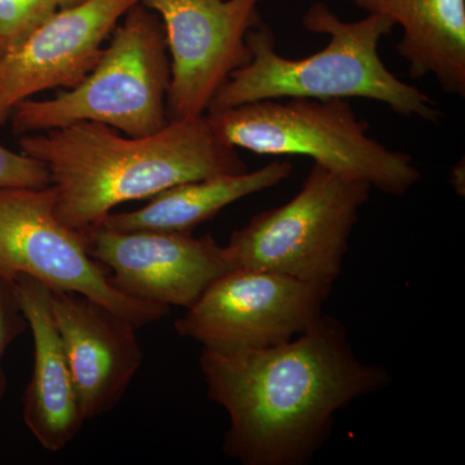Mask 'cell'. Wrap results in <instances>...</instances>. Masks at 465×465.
Instances as JSON below:
<instances>
[{
	"label": "cell",
	"mask_w": 465,
	"mask_h": 465,
	"mask_svg": "<svg viewBox=\"0 0 465 465\" xmlns=\"http://www.w3.org/2000/svg\"><path fill=\"white\" fill-rule=\"evenodd\" d=\"M208 400L229 418L223 451L243 465H305L336 414L387 387L385 367L354 353L341 321L322 316L292 341L258 351L203 349Z\"/></svg>",
	"instance_id": "6da1fadb"
},
{
	"label": "cell",
	"mask_w": 465,
	"mask_h": 465,
	"mask_svg": "<svg viewBox=\"0 0 465 465\" xmlns=\"http://www.w3.org/2000/svg\"><path fill=\"white\" fill-rule=\"evenodd\" d=\"M20 148L47 168L54 213L76 231L100 225L121 204L150 200L179 183L247 171L206 114L170 122L146 136L79 122L23 134Z\"/></svg>",
	"instance_id": "7a4b0ae2"
},
{
	"label": "cell",
	"mask_w": 465,
	"mask_h": 465,
	"mask_svg": "<svg viewBox=\"0 0 465 465\" xmlns=\"http://www.w3.org/2000/svg\"><path fill=\"white\" fill-rule=\"evenodd\" d=\"M309 32L327 34L329 45L311 56L278 54L274 33L264 23L250 30L249 65L232 73L210 108L284 99H366L384 104L396 114L439 122L442 113L425 92L391 73L379 45L393 24L381 15L342 21L322 2L313 3L302 18Z\"/></svg>",
	"instance_id": "3957f363"
},
{
	"label": "cell",
	"mask_w": 465,
	"mask_h": 465,
	"mask_svg": "<svg viewBox=\"0 0 465 465\" xmlns=\"http://www.w3.org/2000/svg\"><path fill=\"white\" fill-rule=\"evenodd\" d=\"M226 145L256 154L305 155L371 189L403 197L420 182L411 155L372 139L347 100L286 99L213 108L206 113Z\"/></svg>",
	"instance_id": "277c9868"
},
{
	"label": "cell",
	"mask_w": 465,
	"mask_h": 465,
	"mask_svg": "<svg viewBox=\"0 0 465 465\" xmlns=\"http://www.w3.org/2000/svg\"><path fill=\"white\" fill-rule=\"evenodd\" d=\"M170 76L163 23L139 3L119 21L81 84L54 99L23 101L8 122L21 136L79 122L108 125L128 136H146L170 124Z\"/></svg>",
	"instance_id": "5b68a950"
},
{
	"label": "cell",
	"mask_w": 465,
	"mask_h": 465,
	"mask_svg": "<svg viewBox=\"0 0 465 465\" xmlns=\"http://www.w3.org/2000/svg\"><path fill=\"white\" fill-rule=\"evenodd\" d=\"M372 189L314 163L298 194L262 211L225 244L232 269H255L333 286Z\"/></svg>",
	"instance_id": "8992f818"
},
{
	"label": "cell",
	"mask_w": 465,
	"mask_h": 465,
	"mask_svg": "<svg viewBox=\"0 0 465 465\" xmlns=\"http://www.w3.org/2000/svg\"><path fill=\"white\" fill-rule=\"evenodd\" d=\"M29 275L51 290L81 293L134 326H149L171 308L134 299L116 290L104 266L92 259L82 231L54 213L52 186L0 191V277Z\"/></svg>",
	"instance_id": "52a82bcc"
},
{
	"label": "cell",
	"mask_w": 465,
	"mask_h": 465,
	"mask_svg": "<svg viewBox=\"0 0 465 465\" xmlns=\"http://www.w3.org/2000/svg\"><path fill=\"white\" fill-rule=\"evenodd\" d=\"M331 289L271 272L232 269L174 321V331L213 351L277 347L323 316Z\"/></svg>",
	"instance_id": "ba28073f"
},
{
	"label": "cell",
	"mask_w": 465,
	"mask_h": 465,
	"mask_svg": "<svg viewBox=\"0 0 465 465\" xmlns=\"http://www.w3.org/2000/svg\"><path fill=\"white\" fill-rule=\"evenodd\" d=\"M163 23L168 121L206 114L232 73L249 65L247 34L262 25L260 0H143Z\"/></svg>",
	"instance_id": "9c48e42d"
},
{
	"label": "cell",
	"mask_w": 465,
	"mask_h": 465,
	"mask_svg": "<svg viewBox=\"0 0 465 465\" xmlns=\"http://www.w3.org/2000/svg\"><path fill=\"white\" fill-rule=\"evenodd\" d=\"M82 232L88 253L108 266L116 290L168 308L193 307L211 283L232 269L224 246L211 234L121 232L103 225Z\"/></svg>",
	"instance_id": "30bf717a"
},
{
	"label": "cell",
	"mask_w": 465,
	"mask_h": 465,
	"mask_svg": "<svg viewBox=\"0 0 465 465\" xmlns=\"http://www.w3.org/2000/svg\"><path fill=\"white\" fill-rule=\"evenodd\" d=\"M143 0H87L58 8L0 57V127L41 92L72 90L90 74L119 21Z\"/></svg>",
	"instance_id": "8fae6325"
},
{
	"label": "cell",
	"mask_w": 465,
	"mask_h": 465,
	"mask_svg": "<svg viewBox=\"0 0 465 465\" xmlns=\"http://www.w3.org/2000/svg\"><path fill=\"white\" fill-rule=\"evenodd\" d=\"M50 302L85 421L108 414L142 367L137 327L81 293L50 289Z\"/></svg>",
	"instance_id": "7c38bea8"
},
{
	"label": "cell",
	"mask_w": 465,
	"mask_h": 465,
	"mask_svg": "<svg viewBox=\"0 0 465 465\" xmlns=\"http://www.w3.org/2000/svg\"><path fill=\"white\" fill-rule=\"evenodd\" d=\"M15 284L34 344L32 379L23 397L24 423L43 449L58 452L85 423L81 401L52 316L50 287L29 275H18Z\"/></svg>",
	"instance_id": "4fadbf2b"
},
{
	"label": "cell",
	"mask_w": 465,
	"mask_h": 465,
	"mask_svg": "<svg viewBox=\"0 0 465 465\" xmlns=\"http://www.w3.org/2000/svg\"><path fill=\"white\" fill-rule=\"evenodd\" d=\"M402 29L397 52L414 79L432 75L446 94L465 96V0H349Z\"/></svg>",
	"instance_id": "5bb4252c"
},
{
	"label": "cell",
	"mask_w": 465,
	"mask_h": 465,
	"mask_svg": "<svg viewBox=\"0 0 465 465\" xmlns=\"http://www.w3.org/2000/svg\"><path fill=\"white\" fill-rule=\"evenodd\" d=\"M292 171L291 162L274 161L255 171L179 183L150 198L139 210L110 213L100 225L121 232H192L235 202L277 186Z\"/></svg>",
	"instance_id": "9a60e30c"
},
{
	"label": "cell",
	"mask_w": 465,
	"mask_h": 465,
	"mask_svg": "<svg viewBox=\"0 0 465 465\" xmlns=\"http://www.w3.org/2000/svg\"><path fill=\"white\" fill-rule=\"evenodd\" d=\"M57 9L56 0H0V57L16 48Z\"/></svg>",
	"instance_id": "2e32d148"
},
{
	"label": "cell",
	"mask_w": 465,
	"mask_h": 465,
	"mask_svg": "<svg viewBox=\"0 0 465 465\" xmlns=\"http://www.w3.org/2000/svg\"><path fill=\"white\" fill-rule=\"evenodd\" d=\"M26 329L29 327L18 302L16 284L0 277V400L5 399L8 387L3 360L12 342Z\"/></svg>",
	"instance_id": "e0dca14e"
},
{
	"label": "cell",
	"mask_w": 465,
	"mask_h": 465,
	"mask_svg": "<svg viewBox=\"0 0 465 465\" xmlns=\"http://www.w3.org/2000/svg\"><path fill=\"white\" fill-rule=\"evenodd\" d=\"M51 185L50 173L41 162L25 153L12 152L0 145V191L41 189Z\"/></svg>",
	"instance_id": "ac0fdd59"
},
{
	"label": "cell",
	"mask_w": 465,
	"mask_h": 465,
	"mask_svg": "<svg viewBox=\"0 0 465 465\" xmlns=\"http://www.w3.org/2000/svg\"><path fill=\"white\" fill-rule=\"evenodd\" d=\"M464 162H459L457 166L452 168L451 174H450V183L454 186L455 192L458 195L464 197L465 180H464Z\"/></svg>",
	"instance_id": "d6986e66"
},
{
	"label": "cell",
	"mask_w": 465,
	"mask_h": 465,
	"mask_svg": "<svg viewBox=\"0 0 465 465\" xmlns=\"http://www.w3.org/2000/svg\"><path fill=\"white\" fill-rule=\"evenodd\" d=\"M56 2L58 8H69L81 5V3L87 2V0H56Z\"/></svg>",
	"instance_id": "ffe728a7"
}]
</instances>
